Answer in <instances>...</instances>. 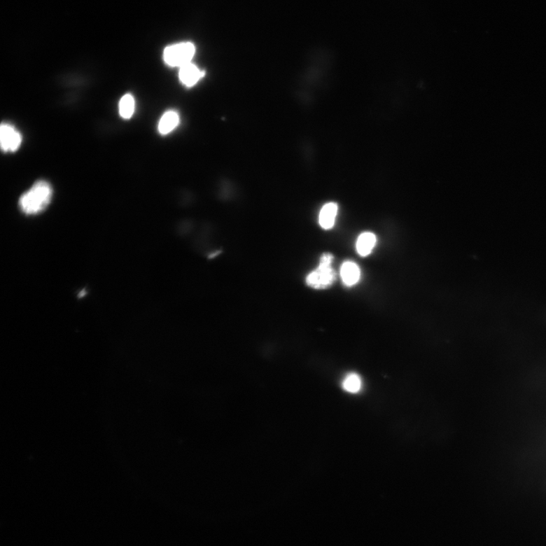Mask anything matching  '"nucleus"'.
<instances>
[{
    "label": "nucleus",
    "mask_w": 546,
    "mask_h": 546,
    "mask_svg": "<svg viewBox=\"0 0 546 546\" xmlns=\"http://www.w3.org/2000/svg\"><path fill=\"white\" fill-rule=\"evenodd\" d=\"M196 48L190 42L178 43L169 46L163 52V59L168 66L182 67L191 62L195 57Z\"/></svg>",
    "instance_id": "nucleus-3"
},
{
    "label": "nucleus",
    "mask_w": 546,
    "mask_h": 546,
    "mask_svg": "<svg viewBox=\"0 0 546 546\" xmlns=\"http://www.w3.org/2000/svg\"><path fill=\"white\" fill-rule=\"evenodd\" d=\"M135 100L132 95L125 94L120 102V113L125 120H129L134 113Z\"/></svg>",
    "instance_id": "nucleus-11"
},
{
    "label": "nucleus",
    "mask_w": 546,
    "mask_h": 546,
    "mask_svg": "<svg viewBox=\"0 0 546 546\" xmlns=\"http://www.w3.org/2000/svg\"><path fill=\"white\" fill-rule=\"evenodd\" d=\"M22 135L15 127L8 123H3L0 127V143L5 152H15L22 144Z\"/></svg>",
    "instance_id": "nucleus-4"
},
{
    "label": "nucleus",
    "mask_w": 546,
    "mask_h": 546,
    "mask_svg": "<svg viewBox=\"0 0 546 546\" xmlns=\"http://www.w3.org/2000/svg\"><path fill=\"white\" fill-rule=\"evenodd\" d=\"M179 122V116L176 111H168L164 114L159 123L158 129L161 134L165 135L176 129Z\"/></svg>",
    "instance_id": "nucleus-9"
},
{
    "label": "nucleus",
    "mask_w": 546,
    "mask_h": 546,
    "mask_svg": "<svg viewBox=\"0 0 546 546\" xmlns=\"http://www.w3.org/2000/svg\"><path fill=\"white\" fill-rule=\"evenodd\" d=\"M334 257L332 254H323L318 267L307 276L306 284L316 289H324L333 284L335 280V272L332 267Z\"/></svg>",
    "instance_id": "nucleus-2"
},
{
    "label": "nucleus",
    "mask_w": 546,
    "mask_h": 546,
    "mask_svg": "<svg viewBox=\"0 0 546 546\" xmlns=\"http://www.w3.org/2000/svg\"><path fill=\"white\" fill-rule=\"evenodd\" d=\"M338 212V205L335 203L326 204L321 209L318 222L324 230H330L333 227Z\"/></svg>",
    "instance_id": "nucleus-7"
},
{
    "label": "nucleus",
    "mask_w": 546,
    "mask_h": 546,
    "mask_svg": "<svg viewBox=\"0 0 546 546\" xmlns=\"http://www.w3.org/2000/svg\"><path fill=\"white\" fill-rule=\"evenodd\" d=\"M360 276V269L354 262H345L341 268V277L344 284L352 286L357 284Z\"/></svg>",
    "instance_id": "nucleus-6"
},
{
    "label": "nucleus",
    "mask_w": 546,
    "mask_h": 546,
    "mask_svg": "<svg viewBox=\"0 0 546 546\" xmlns=\"http://www.w3.org/2000/svg\"><path fill=\"white\" fill-rule=\"evenodd\" d=\"M52 197V189L48 182L39 181L22 195L18 204L25 214H38L48 207Z\"/></svg>",
    "instance_id": "nucleus-1"
},
{
    "label": "nucleus",
    "mask_w": 546,
    "mask_h": 546,
    "mask_svg": "<svg viewBox=\"0 0 546 546\" xmlns=\"http://www.w3.org/2000/svg\"><path fill=\"white\" fill-rule=\"evenodd\" d=\"M204 76V72L191 62L180 68L179 79L181 83L187 87L195 85Z\"/></svg>",
    "instance_id": "nucleus-5"
},
{
    "label": "nucleus",
    "mask_w": 546,
    "mask_h": 546,
    "mask_svg": "<svg viewBox=\"0 0 546 546\" xmlns=\"http://www.w3.org/2000/svg\"><path fill=\"white\" fill-rule=\"evenodd\" d=\"M377 243V237L371 232L363 233L357 241V251L362 257L369 255Z\"/></svg>",
    "instance_id": "nucleus-8"
},
{
    "label": "nucleus",
    "mask_w": 546,
    "mask_h": 546,
    "mask_svg": "<svg viewBox=\"0 0 546 546\" xmlns=\"http://www.w3.org/2000/svg\"><path fill=\"white\" fill-rule=\"evenodd\" d=\"M342 385L343 389L348 391V393L356 394L362 388V379L357 373L351 372L344 377Z\"/></svg>",
    "instance_id": "nucleus-10"
}]
</instances>
